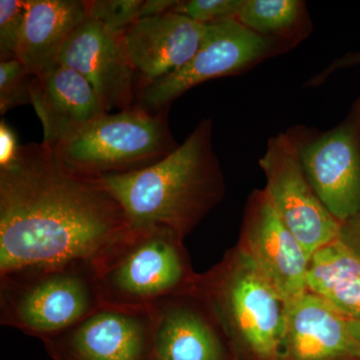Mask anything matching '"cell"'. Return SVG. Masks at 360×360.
<instances>
[{"label": "cell", "mask_w": 360, "mask_h": 360, "mask_svg": "<svg viewBox=\"0 0 360 360\" xmlns=\"http://www.w3.org/2000/svg\"><path fill=\"white\" fill-rule=\"evenodd\" d=\"M130 227L96 179L72 174L42 143L21 146L15 160L0 168V274L94 262Z\"/></svg>", "instance_id": "cell-1"}, {"label": "cell", "mask_w": 360, "mask_h": 360, "mask_svg": "<svg viewBox=\"0 0 360 360\" xmlns=\"http://www.w3.org/2000/svg\"><path fill=\"white\" fill-rule=\"evenodd\" d=\"M213 124L201 120L184 143L139 172L96 179L122 206L131 227L165 226L186 238L224 195Z\"/></svg>", "instance_id": "cell-2"}, {"label": "cell", "mask_w": 360, "mask_h": 360, "mask_svg": "<svg viewBox=\"0 0 360 360\" xmlns=\"http://www.w3.org/2000/svg\"><path fill=\"white\" fill-rule=\"evenodd\" d=\"M191 291L217 321L236 360H281L286 302L238 245L198 274Z\"/></svg>", "instance_id": "cell-3"}, {"label": "cell", "mask_w": 360, "mask_h": 360, "mask_svg": "<svg viewBox=\"0 0 360 360\" xmlns=\"http://www.w3.org/2000/svg\"><path fill=\"white\" fill-rule=\"evenodd\" d=\"M103 304L151 309L193 288L184 238L165 226L130 227L94 260Z\"/></svg>", "instance_id": "cell-4"}, {"label": "cell", "mask_w": 360, "mask_h": 360, "mask_svg": "<svg viewBox=\"0 0 360 360\" xmlns=\"http://www.w3.org/2000/svg\"><path fill=\"white\" fill-rule=\"evenodd\" d=\"M101 305L92 260L32 265L0 274V323L42 341Z\"/></svg>", "instance_id": "cell-5"}, {"label": "cell", "mask_w": 360, "mask_h": 360, "mask_svg": "<svg viewBox=\"0 0 360 360\" xmlns=\"http://www.w3.org/2000/svg\"><path fill=\"white\" fill-rule=\"evenodd\" d=\"M167 111L148 110L136 104L105 113L52 150L66 169L87 179L139 172L179 148Z\"/></svg>", "instance_id": "cell-6"}, {"label": "cell", "mask_w": 360, "mask_h": 360, "mask_svg": "<svg viewBox=\"0 0 360 360\" xmlns=\"http://www.w3.org/2000/svg\"><path fill=\"white\" fill-rule=\"evenodd\" d=\"M290 49L283 42L253 32L236 18L205 25L193 58L179 70L139 87L136 104L148 110H167L175 99L202 82L245 72Z\"/></svg>", "instance_id": "cell-7"}, {"label": "cell", "mask_w": 360, "mask_h": 360, "mask_svg": "<svg viewBox=\"0 0 360 360\" xmlns=\"http://www.w3.org/2000/svg\"><path fill=\"white\" fill-rule=\"evenodd\" d=\"M305 174L340 224L360 212V99L347 120L321 131L288 129Z\"/></svg>", "instance_id": "cell-8"}, {"label": "cell", "mask_w": 360, "mask_h": 360, "mask_svg": "<svg viewBox=\"0 0 360 360\" xmlns=\"http://www.w3.org/2000/svg\"><path fill=\"white\" fill-rule=\"evenodd\" d=\"M259 167L266 179L265 191L309 260L315 251L338 239L341 224L310 184L288 132L270 137Z\"/></svg>", "instance_id": "cell-9"}, {"label": "cell", "mask_w": 360, "mask_h": 360, "mask_svg": "<svg viewBox=\"0 0 360 360\" xmlns=\"http://www.w3.org/2000/svg\"><path fill=\"white\" fill-rule=\"evenodd\" d=\"M44 343L52 360H150L153 309L103 304Z\"/></svg>", "instance_id": "cell-10"}, {"label": "cell", "mask_w": 360, "mask_h": 360, "mask_svg": "<svg viewBox=\"0 0 360 360\" xmlns=\"http://www.w3.org/2000/svg\"><path fill=\"white\" fill-rule=\"evenodd\" d=\"M238 245L284 302L307 292L309 258L265 188L257 189L248 198Z\"/></svg>", "instance_id": "cell-11"}, {"label": "cell", "mask_w": 360, "mask_h": 360, "mask_svg": "<svg viewBox=\"0 0 360 360\" xmlns=\"http://www.w3.org/2000/svg\"><path fill=\"white\" fill-rule=\"evenodd\" d=\"M59 65L77 71L91 85L108 113L137 103V78L120 34L89 16L61 51Z\"/></svg>", "instance_id": "cell-12"}, {"label": "cell", "mask_w": 360, "mask_h": 360, "mask_svg": "<svg viewBox=\"0 0 360 360\" xmlns=\"http://www.w3.org/2000/svg\"><path fill=\"white\" fill-rule=\"evenodd\" d=\"M150 360H236L212 315L191 290L153 307Z\"/></svg>", "instance_id": "cell-13"}, {"label": "cell", "mask_w": 360, "mask_h": 360, "mask_svg": "<svg viewBox=\"0 0 360 360\" xmlns=\"http://www.w3.org/2000/svg\"><path fill=\"white\" fill-rule=\"evenodd\" d=\"M205 25L169 11L141 18L120 34L137 78V90L179 70L198 51Z\"/></svg>", "instance_id": "cell-14"}, {"label": "cell", "mask_w": 360, "mask_h": 360, "mask_svg": "<svg viewBox=\"0 0 360 360\" xmlns=\"http://www.w3.org/2000/svg\"><path fill=\"white\" fill-rule=\"evenodd\" d=\"M30 104L44 129L41 143L51 149L108 113L89 82L77 71L63 65L33 77Z\"/></svg>", "instance_id": "cell-15"}, {"label": "cell", "mask_w": 360, "mask_h": 360, "mask_svg": "<svg viewBox=\"0 0 360 360\" xmlns=\"http://www.w3.org/2000/svg\"><path fill=\"white\" fill-rule=\"evenodd\" d=\"M347 321L309 291L286 302L281 360H359Z\"/></svg>", "instance_id": "cell-16"}, {"label": "cell", "mask_w": 360, "mask_h": 360, "mask_svg": "<svg viewBox=\"0 0 360 360\" xmlns=\"http://www.w3.org/2000/svg\"><path fill=\"white\" fill-rule=\"evenodd\" d=\"M87 18L86 0H27L16 58L33 77L49 72L59 65L66 42Z\"/></svg>", "instance_id": "cell-17"}, {"label": "cell", "mask_w": 360, "mask_h": 360, "mask_svg": "<svg viewBox=\"0 0 360 360\" xmlns=\"http://www.w3.org/2000/svg\"><path fill=\"white\" fill-rule=\"evenodd\" d=\"M236 20L290 49L309 37L312 30L307 4L302 0H243Z\"/></svg>", "instance_id": "cell-18"}, {"label": "cell", "mask_w": 360, "mask_h": 360, "mask_svg": "<svg viewBox=\"0 0 360 360\" xmlns=\"http://www.w3.org/2000/svg\"><path fill=\"white\" fill-rule=\"evenodd\" d=\"M32 78L20 59L0 60V115L30 103Z\"/></svg>", "instance_id": "cell-19"}, {"label": "cell", "mask_w": 360, "mask_h": 360, "mask_svg": "<svg viewBox=\"0 0 360 360\" xmlns=\"http://www.w3.org/2000/svg\"><path fill=\"white\" fill-rule=\"evenodd\" d=\"M144 0H86L89 16L111 32L122 34L141 20Z\"/></svg>", "instance_id": "cell-20"}, {"label": "cell", "mask_w": 360, "mask_h": 360, "mask_svg": "<svg viewBox=\"0 0 360 360\" xmlns=\"http://www.w3.org/2000/svg\"><path fill=\"white\" fill-rule=\"evenodd\" d=\"M26 13L27 0H0V60L18 56Z\"/></svg>", "instance_id": "cell-21"}, {"label": "cell", "mask_w": 360, "mask_h": 360, "mask_svg": "<svg viewBox=\"0 0 360 360\" xmlns=\"http://www.w3.org/2000/svg\"><path fill=\"white\" fill-rule=\"evenodd\" d=\"M241 4L243 0H179L172 11L205 25L236 18Z\"/></svg>", "instance_id": "cell-22"}, {"label": "cell", "mask_w": 360, "mask_h": 360, "mask_svg": "<svg viewBox=\"0 0 360 360\" xmlns=\"http://www.w3.org/2000/svg\"><path fill=\"white\" fill-rule=\"evenodd\" d=\"M319 296L347 319L360 321V274L336 281Z\"/></svg>", "instance_id": "cell-23"}, {"label": "cell", "mask_w": 360, "mask_h": 360, "mask_svg": "<svg viewBox=\"0 0 360 360\" xmlns=\"http://www.w3.org/2000/svg\"><path fill=\"white\" fill-rule=\"evenodd\" d=\"M20 148L18 135L13 127L6 120H1L0 122V168L11 165L20 153Z\"/></svg>", "instance_id": "cell-24"}, {"label": "cell", "mask_w": 360, "mask_h": 360, "mask_svg": "<svg viewBox=\"0 0 360 360\" xmlns=\"http://www.w3.org/2000/svg\"><path fill=\"white\" fill-rule=\"evenodd\" d=\"M338 240L360 260V212L341 224Z\"/></svg>", "instance_id": "cell-25"}, {"label": "cell", "mask_w": 360, "mask_h": 360, "mask_svg": "<svg viewBox=\"0 0 360 360\" xmlns=\"http://www.w3.org/2000/svg\"><path fill=\"white\" fill-rule=\"evenodd\" d=\"M356 65H360V52L347 54V56H343V58L338 59L335 63H331L326 70L319 73L317 77L312 78L311 82H309V85H315V86H317V85L321 84L322 82H326L329 75L335 72V71L340 70V68Z\"/></svg>", "instance_id": "cell-26"}, {"label": "cell", "mask_w": 360, "mask_h": 360, "mask_svg": "<svg viewBox=\"0 0 360 360\" xmlns=\"http://www.w3.org/2000/svg\"><path fill=\"white\" fill-rule=\"evenodd\" d=\"M177 4L179 0H144L142 4L141 20L169 13Z\"/></svg>", "instance_id": "cell-27"}, {"label": "cell", "mask_w": 360, "mask_h": 360, "mask_svg": "<svg viewBox=\"0 0 360 360\" xmlns=\"http://www.w3.org/2000/svg\"><path fill=\"white\" fill-rule=\"evenodd\" d=\"M347 322L348 328H349L350 335H352V338H354L355 347H356L357 352H359L360 360V321L348 319Z\"/></svg>", "instance_id": "cell-28"}]
</instances>
